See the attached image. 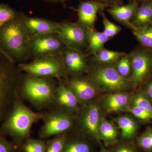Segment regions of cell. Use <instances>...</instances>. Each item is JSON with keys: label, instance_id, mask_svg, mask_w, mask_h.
<instances>
[{"label": "cell", "instance_id": "1", "mask_svg": "<svg viewBox=\"0 0 152 152\" xmlns=\"http://www.w3.org/2000/svg\"><path fill=\"white\" fill-rule=\"evenodd\" d=\"M43 117V112L33 111L18 94L13 107L0 125V133L10 137L20 150L30 137L33 125L42 119Z\"/></svg>", "mask_w": 152, "mask_h": 152}, {"label": "cell", "instance_id": "2", "mask_svg": "<svg viewBox=\"0 0 152 152\" xmlns=\"http://www.w3.org/2000/svg\"><path fill=\"white\" fill-rule=\"evenodd\" d=\"M59 81L56 79L22 72L18 94L39 111L54 105V96Z\"/></svg>", "mask_w": 152, "mask_h": 152}, {"label": "cell", "instance_id": "3", "mask_svg": "<svg viewBox=\"0 0 152 152\" xmlns=\"http://www.w3.org/2000/svg\"><path fill=\"white\" fill-rule=\"evenodd\" d=\"M30 39L19 12L16 16L0 27V49L16 64L29 60Z\"/></svg>", "mask_w": 152, "mask_h": 152}, {"label": "cell", "instance_id": "4", "mask_svg": "<svg viewBox=\"0 0 152 152\" xmlns=\"http://www.w3.org/2000/svg\"><path fill=\"white\" fill-rule=\"evenodd\" d=\"M22 72L0 49V125L13 107Z\"/></svg>", "mask_w": 152, "mask_h": 152}, {"label": "cell", "instance_id": "5", "mask_svg": "<svg viewBox=\"0 0 152 152\" xmlns=\"http://www.w3.org/2000/svg\"><path fill=\"white\" fill-rule=\"evenodd\" d=\"M18 66L22 72L32 75L52 78L58 81L68 78L63 54L41 57L29 63L18 64Z\"/></svg>", "mask_w": 152, "mask_h": 152}, {"label": "cell", "instance_id": "6", "mask_svg": "<svg viewBox=\"0 0 152 152\" xmlns=\"http://www.w3.org/2000/svg\"><path fill=\"white\" fill-rule=\"evenodd\" d=\"M43 121L39 132V138L69 133L75 127L76 115L61 110L55 105L43 112Z\"/></svg>", "mask_w": 152, "mask_h": 152}, {"label": "cell", "instance_id": "7", "mask_svg": "<svg viewBox=\"0 0 152 152\" xmlns=\"http://www.w3.org/2000/svg\"><path fill=\"white\" fill-rule=\"evenodd\" d=\"M112 64H96L89 66L88 77L106 91L115 93L129 89L131 87L129 80L121 76Z\"/></svg>", "mask_w": 152, "mask_h": 152}, {"label": "cell", "instance_id": "8", "mask_svg": "<svg viewBox=\"0 0 152 152\" xmlns=\"http://www.w3.org/2000/svg\"><path fill=\"white\" fill-rule=\"evenodd\" d=\"M65 45L57 33L31 37L29 43V58L34 60L47 56L63 54Z\"/></svg>", "mask_w": 152, "mask_h": 152}, {"label": "cell", "instance_id": "9", "mask_svg": "<svg viewBox=\"0 0 152 152\" xmlns=\"http://www.w3.org/2000/svg\"><path fill=\"white\" fill-rule=\"evenodd\" d=\"M132 64L129 78L131 87L136 88L146 83L152 73V51L137 48L129 53Z\"/></svg>", "mask_w": 152, "mask_h": 152}, {"label": "cell", "instance_id": "10", "mask_svg": "<svg viewBox=\"0 0 152 152\" xmlns=\"http://www.w3.org/2000/svg\"><path fill=\"white\" fill-rule=\"evenodd\" d=\"M101 118L99 106L91 102L81 107L76 115L75 127L79 130V134L89 136L100 142L101 140L99 128Z\"/></svg>", "mask_w": 152, "mask_h": 152}, {"label": "cell", "instance_id": "11", "mask_svg": "<svg viewBox=\"0 0 152 152\" xmlns=\"http://www.w3.org/2000/svg\"><path fill=\"white\" fill-rule=\"evenodd\" d=\"M58 23L59 26L58 34L67 48L84 51L88 47V28L77 23L66 20Z\"/></svg>", "mask_w": 152, "mask_h": 152}, {"label": "cell", "instance_id": "12", "mask_svg": "<svg viewBox=\"0 0 152 152\" xmlns=\"http://www.w3.org/2000/svg\"><path fill=\"white\" fill-rule=\"evenodd\" d=\"M64 82L75 96L80 107L91 102L101 90L96 83L84 75L69 77Z\"/></svg>", "mask_w": 152, "mask_h": 152}, {"label": "cell", "instance_id": "13", "mask_svg": "<svg viewBox=\"0 0 152 152\" xmlns=\"http://www.w3.org/2000/svg\"><path fill=\"white\" fill-rule=\"evenodd\" d=\"M63 55L68 77L88 73L89 66L88 56L84 51L66 48Z\"/></svg>", "mask_w": 152, "mask_h": 152}, {"label": "cell", "instance_id": "14", "mask_svg": "<svg viewBox=\"0 0 152 152\" xmlns=\"http://www.w3.org/2000/svg\"><path fill=\"white\" fill-rule=\"evenodd\" d=\"M19 14L31 38L59 32V26L58 23L46 19L30 17L23 12H19Z\"/></svg>", "mask_w": 152, "mask_h": 152}, {"label": "cell", "instance_id": "15", "mask_svg": "<svg viewBox=\"0 0 152 152\" xmlns=\"http://www.w3.org/2000/svg\"><path fill=\"white\" fill-rule=\"evenodd\" d=\"M108 7L93 0L80 1L78 8L77 23L87 28H94L97 14L104 11Z\"/></svg>", "mask_w": 152, "mask_h": 152}, {"label": "cell", "instance_id": "16", "mask_svg": "<svg viewBox=\"0 0 152 152\" xmlns=\"http://www.w3.org/2000/svg\"><path fill=\"white\" fill-rule=\"evenodd\" d=\"M54 105L63 110L76 115L80 109L77 99L64 81H59L54 96Z\"/></svg>", "mask_w": 152, "mask_h": 152}, {"label": "cell", "instance_id": "17", "mask_svg": "<svg viewBox=\"0 0 152 152\" xmlns=\"http://www.w3.org/2000/svg\"><path fill=\"white\" fill-rule=\"evenodd\" d=\"M139 2L136 1H129L126 5L109 7L107 8V11L117 21L133 31L137 28L133 26L131 20L140 6Z\"/></svg>", "mask_w": 152, "mask_h": 152}, {"label": "cell", "instance_id": "18", "mask_svg": "<svg viewBox=\"0 0 152 152\" xmlns=\"http://www.w3.org/2000/svg\"><path fill=\"white\" fill-rule=\"evenodd\" d=\"M131 99L129 94L125 92L112 93L103 98L102 104L107 113L126 112L131 105Z\"/></svg>", "mask_w": 152, "mask_h": 152}, {"label": "cell", "instance_id": "19", "mask_svg": "<svg viewBox=\"0 0 152 152\" xmlns=\"http://www.w3.org/2000/svg\"><path fill=\"white\" fill-rule=\"evenodd\" d=\"M62 152H91V148L84 136L78 133L69 134Z\"/></svg>", "mask_w": 152, "mask_h": 152}, {"label": "cell", "instance_id": "20", "mask_svg": "<svg viewBox=\"0 0 152 152\" xmlns=\"http://www.w3.org/2000/svg\"><path fill=\"white\" fill-rule=\"evenodd\" d=\"M152 22V0H150L139 6L131 23L136 28H140L151 25Z\"/></svg>", "mask_w": 152, "mask_h": 152}, {"label": "cell", "instance_id": "21", "mask_svg": "<svg viewBox=\"0 0 152 152\" xmlns=\"http://www.w3.org/2000/svg\"><path fill=\"white\" fill-rule=\"evenodd\" d=\"M110 39L103 32L98 31L94 28H88V44L90 53L93 56L104 48L105 44Z\"/></svg>", "mask_w": 152, "mask_h": 152}, {"label": "cell", "instance_id": "22", "mask_svg": "<svg viewBox=\"0 0 152 152\" xmlns=\"http://www.w3.org/2000/svg\"><path fill=\"white\" fill-rule=\"evenodd\" d=\"M115 121L121 130V136L125 140L133 138L138 129L137 123L132 117L123 115L118 117Z\"/></svg>", "mask_w": 152, "mask_h": 152}, {"label": "cell", "instance_id": "23", "mask_svg": "<svg viewBox=\"0 0 152 152\" xmlns=\"http://www.w3.org/2000/svg\"><path fill=\"white\" fill-rule=\"evenodd\" d=\"M99 132L101 140L106 146L111 145L116 142L118 131L113 125L102 118L99 128Z\"/></svg>", "mask_w": 152, "mask_h": 152}, {"label": "cell", "instance_id": "24", "mask_svg": "<svg viewBox=\"0 0 152 152\" xmlns=\"http://www.w3.org/2000/svg\"><path fill=\"white\" fill-rule=\"evenodd\" d=\"M126 54L124 52L115 51L104 48L93 55L92 60L96 64H112Z\"/></svg>", "mask_w": 152, "mask_h": 152}, {"label": "cell", "instance_id": "25", "mask_svg": "<svg viewBox=\"0 0 152 152\" xmlns=\"http://www.w3.org/2000/svg\"><path fill=\"white\" fill-rule=\"evenodd\" d=\"M137 39L144 48L152 51V26L137 28L133 31Z\"/></svg>", "mask_w": 152, "mask_h": 152}, {"label": "cell", "instance_id": "26", "mask_svg": "<svg viewBox=\"0 0 152 152\" xmlns=\"http://www.w3.org/2000/svg\"><path fill=\"white\" fill-rule=\"evenodd\" d=\"M46 142L43 139L30 137L22 145V152H46Z\"/></svg>", "mask_w": 152, "mask_h": 152}, {"label": "cell", "instance_id": "27", "mask_svg": "<svg viewBox=\"0 0 152 152\" xmlns=\"http://www.w3.org/2000/svg\"><path fill=\"white\" fill-rule=\"evenodd\" d=\"M113 64L114 67L121 76L129 80L132 73V64L129 54L120 58Z\"/></svg>", "mask_w": 152, "mask_h": 152}, {"label": "cell", "instance_id": "28", "mask_svg": "<svg viewBox=\"0 0 152 152\" xmlns=\"http://www.w3.org/2000/svg\"><path fill=\"white\" fill-rule=\"evenodd\" d=\"M69 133L55 136L46 142V152H62Z\"/></svg>", "mask_w": 152, "mask_h": 152}, {"label": "cell", "instance_id": "29", "mask_svg": "<svg viewBox=\"0 0 152 152\" xmlns=\"http://www.w3.org/2000/svg\"><path fill=\"white\" fill-rule=\"evenodd\" d=\"M131 104L137 106L145 110L152 116V105L143 91H139L131 99Z\"/></svg>", "mask_w": 152, "mask_h": 152}, {"label": "cell", "instance_id": "30", "mask_svg": "<svg viewBox=\"0 0 152 152\" xmlns=\"http://www.w3.org/2000/svg\"><path fill=\"white\" fill-rule=\"evenodd\" d=\"M99 13L102 18L104 34L110 39L117 35L121 31L122 28L110 21L106 17L104 11L100 12Z\"/></svg>", "mask_w": 152, "mask_h": 152}, {"label": "cell", "instance_id": "31", "mask_svg": "<svg viewBox=\"0 0 152 152\" xmlns=\"http://www.w3.org/2000/svg\"><path fill=\"white\" fill-rule=\"evenodd\" d=\"M18 12L9 5L0 3V27L16 16Z\"/></svg>", "mask_w": 152, "mask_h": 152}, {"label": "cell", "instance_id": "32", "mask_svg": "<svg viewBox=\"0 0 152 152\" xmlns=\"http://www.w3.org/2000/svg\"><path fill=\"white\" fill-rule=\"evenodd\" d=\"M137 143L142 149L147 151H152V129L151 128L146 130L138 138Z\"/></svg>", "mask_w": 152, "mask_h": 152}, {"label": "cell", "instance_id": "33", "mask_svg": "<svg viewBox=\"0 0 152 152\" xmlns=\"http://www.w3.org/2000/svg\"><path fill=\"white\" fill-rule=\"evenodd\" d=\"M126 112L131 113L136 118L142 121H147L152 120V116L149 113L137 106L131 104Z\"/></svg>", "mask_w": 152, "mask_h": 152}, {"label": "cell", "instance_id": "34", "mask_svg": "<svg viewBox=\"0 0 152 152\" xmlns=\"http://www.w3.org/2000/svg\"><path fill=\"white\" fill-rule=\"evenodd\" d=\"M18 147L13 142H10L0 133V152H18Z\"/></svg>", "mask_w": 152, "mask_h": 152}, {"label": "cell", "instance_id": "35", "mask_svg": "<svg viewBox=\"0 0 152 152\" xmlns=\"http://www.w3.org/2000/svg\"><path fill=\"white\" fill-rule=\"evenodd\" d=\"M93 1L104 4L107 6L108 8L112 6L123 4V0H93Z\"/></svg>", "mask_w": 152, "mask_h": 152}, {"label": "cell", "instance_id": "36", "mask_svg": "<svg viewBox=\"0 0 152 152\" xmlns=\"http://www.w3.org/2000/svg\"><path fill=\"white\" fill-rule=\"evenodd\" d=\"M115 152H136L134 148L130 145H121L117 147Z\"/></svg>", "mask_w": 152, "mask_h": 152}, {"label": "cell", "instance_id": "37", "mask_svg": "<svg viewBox=\"0 0 152 152\" xmlns=\"http://www.w3.org/2000/svg\"><path fill=\"white\" fill-rule=\"evenodd\" d=\"M143 92L150 101L152 102V78L149 81L147 82L145 87V91Z\"/></svg>", "mask_w": 152, "mask_h": 152}, {"label": "cell", "instance_id": "38", "mask_svg": "<svg viewBox=\"0 0 152 152\" xmlns=\"http://www.w3.org/2000/svg\"><path fill=\"white\" fill-rule=\"evenodd\" d=\"M43 1L48 3H59L70 1V0H43Z\"/></svg>", "mask_w": 152, "mask_h": 152}, {"label": "cell", "instance_id": "39", "mask_svg": "<svg viewBox=\"0 0 152 152\" xmlns=\"http://www.w3.org/2000/svg\"><path fill=\"white\" fill-rule=\"evenodd\" d=\"M99 152H110L107 149L104 147L102 145L101 146V149Z\"/></svg>", "mask_w": 152, "mask_h": 152}, {"label": "cell", "instance_id": "40", "mask_svg": "<svg viewBox=\"0 0 152 152\" xmlns=\"http://www.w3.org/2000/svg\"><path fill=\"white\" fill-rule=\"evenodd\" d=\"M129 1H136L142 3L144 2L148 1H149L150 0H129Z\"/></svg>", "mask_w": 152, "mask_h": 152}, {"label": "cell", "instance_id": "41", "mask_svg": "<svg viewBox=\"0 0 152 152\" xmlns=\"http://www.w3.org/2000/svg\"><path fill=\"white\" fill-rule=\"evenodd\" d=\"M151 25H152V24H151Z\"/></svg>", "mask_w": 152, "mask_h": 152}]
</instances>
